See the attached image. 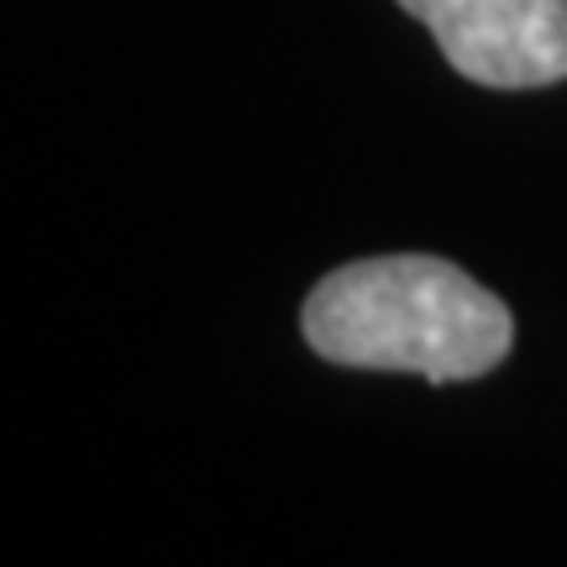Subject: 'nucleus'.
Returning a JSON list of instances; mask_svg holds the SVG:
<instances>
[{"label":"nucleus","instance_id":"nucleus-1","mask_svg":"<svg viewBox=\"0 0 567 567\" xmlns=\"http://www.w3.org/2000/svg\"><path fill=\"white\" fill-rule=\"evenodd\" d=\"M305 342L326 363L452 384L499 363L515 342V321L473 274L425 252H394L326 274L305 300Z\"/></svg>","mask_w":567,"mask_h":567},{"label":"nucleus","instance_id":"nucleus-2","mask_svg":"<svg viewBox=\"0 0 567 567\" xmlns=\"http://www.w3.org/2000/svg\"><path fill=\"white\" fill-rule=\"evenodd\" d=\"M431 27L442 59L488 90L567 80V0H400Z\"/></svg>","mask_w":567,"mask_h":567}]
</instances>
